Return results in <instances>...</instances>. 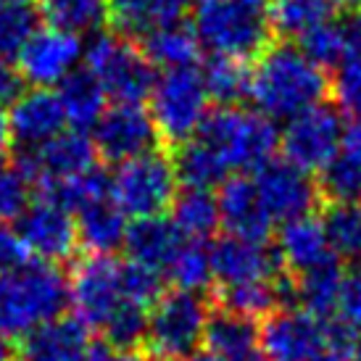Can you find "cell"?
<instances>
[{
    "label": "cell",
    "mask_w": 361,
    "mask_h": 361,
    "mask_svg": "<svg viewBox=\"0 0 361 361\" xmlns=\"http://www.w3.org/2000/svg\"><path fill=\"white\" fill-rule=\"evenodd\" d=\"M142 56L151 61V66H161L164 71L192 69L201 59V45L195 32L188 24H166L159 30L148 32L142 40H137Z\"/></svg>",
    "instance_id": "d4e9b609"
},
{
    "label": "cell",
    "mask_w": 361,
    "mask_h": 361,
    "mask_svg": "<svg viewBox=\"0 0 361 361\" xmlns=\"http://www.w3.org/2000/svg\"><path fill=\"white\" fill-rule=\"evenodd\" d=\"M32 261V253L27 243L21 240L19 230L8 227L6 221H0V271L19 269Z\"/></svg>",
    "instance_id": "ee69618b"
},
{
    "label": "cell",
    "mask_w": 361,
    "mask_h": 361,
    "mask_svg": "<svg viewBox=\"0 0 361 361\" xmlns=\"http://www.w3.org/2000/svg\"><path fill=\"white\" fill-rule=\"evenodd\" d=\"M16 59H19L24 82H32L35 87H53L66 80L71 71H77V63L82 59V42L71 32L40 27Z\"/></svg>",
    "instance_id": "5bb4252c"
},
{
    "label": "cell",
    "mask_w": 361,
    "mask_h": 361,
    "mask_svg": "<svg viewBox=\"0 0 361 361\" xmlns=\"http://www.w3.org/2000/svg\"><path fill=\"white\" fill-rule=\"evenodd\" d=\"M151 116L161 142L177 148L192 140L209 116V92L201 71L195 66L164 71L151 90Z\"/></svg>",
    "instance_id": "52a82bcc"
},
{
    "label": "cell",
    "mask_w": 361,
    "mask_h": 361,
    "mask_svg": "<svg viewBox=\"0 0 361 361\" xmlns=\"http://www.w3.org/2000/svg\"><path fill=\"white\" fill-rule=\"evenodd\" d=\"M182 243H185V238L171 224V219L145 216V219H135L127 227L124 251L135 264H142V267L156 271H166V267L171 264L174 253L180 251Z\"/></svg>",
    "instance_id": "603a6c76"
},
{
    "label": "cell",
    "mask_w": 361,
    "mask_h": 361,
    "mask_svg": "<svg viewBox=\"0 0 361 361\" xmlns=\"http://www.w3.org/2000/svg\"><path fill=\"white\" fill-rule=\"evenodd\" d=\"M332 0H269V24L277 37L298 40L309 30L332 19Z\"/></svg>",
    "instance_id": "1f68e13d"
},
{
    "label": "cell",
    "mask_w": 361,
    "mask_h": 361,
    "mask_svg": "<svg viewBox=\"0 0 361 361\" xmlns=\"http://www.w3.org/2000/svg\"><path fill=\"white\" fill-rule=\"evenodd\" d=\"M121 290H124V301L151 309L164 295V274L135 261L121 264Z\"/></svg>",
    "instance_id": "60d3db41"
},
{
    "label": "cell",
    "mask_w": 361,
    "mask_h": 361,
    "mask_svg": "<svg viewBox=\"0 0 361 361\" xmlns=\"http://www.w3.org/2000/svg\"><path fill=\"white\" fill-rule=\"evenodd\" d=\"M66 127V114L59 101V92L48 87H35L21 92V98L11 103L8 130L11 140L19 145V153H35L59 137Z\"/></svg>",
    "instance_id": "ac0fdd59"
},
{
    "label": "cell",
    "mask_w": 361,
    "mask_h": 361,
    "mask_svg": "<svg viewBox=\"0 0 361 361\" xmlns=\"http://www.w3.org/2000/svg\"><path fill=\"white\" fill-rule=\"evenodd\" d=\"M259 335L261 330L253 319L219 311V314H211L203 343H206V351L235 359V356H248L259 351Z\"/></svg>",
    "instance_id": "f546056e"
},
{
    "label": "cell",
    "mask_w": 361,
    "mask_h": 361,
    "mask_svg": "<svg viewBox=\"0 0 361 361\" xmlns=\"http://www.w3.org/2000/svg\"><path fill=\"white\" fill-rule=\"evenodd\" d=\"M8 142H11L8 116H6V114H3V109H0V161L6 159V151H8Z\"/></svg>",
    "instance_id": "f907efd6"
},
{
    "label": "cell",
    "mask_w": 361,
    "mask_h": 361,
    "mask_svg": "<svg viewBox=\"0 0 361 361\" xmlns=\"http://www.w3.org/2000/svg\"><path fill=\"white\" fill-rule=\"evenodd\" d=\"M24 92V77L19 66H13L8 59H0V109L21 98Z\"/></svg>",
    "instance_id": "f6af8a7d"
},
{
    "label": "cell",
    "mask_w": 361,
    "mask_h": 361,
    "mask_svg": "<svg viewBox=\"0 0 361 361\" xmlns=\"http://www.w3.org/2000/svg\"><path fill=\"white\" fill-rule=\"evenodd\" d=\"M85 59L103 92L116 103H142L151 98L156 69L135 40L116 32H98L85 48Z\"/></svg>",
    "instance_id": "8992f818"
},
{
    "label": "cell",
    "mask_w": 361,
    "mask_h": 361,
    "mask_svg": "<svg viewBox=\"0 0 361 361\" xmlns=\"http://www.w3.org/2000/svg\"><path fill=\"white\" fill-rule=\"evenodd\" d=\"M166 277L177 285V290L201 293L203 288H209V282L214 280L211 248L201 240H185L166 267Z\"/></svg>",
    "instance_id": "e575fe53"
},
{
    "label": "cell",
    "mask_w": 361,
    "mask_h": 361,
    "mask_svg": "<svg viewBox=\"0 0 361 361\" xmlns=\"http://www.w3.org/2000/svg\"><path fill=\"white\" fill-rule=\"evenodd\" d=\"M298 51L319 69H338L345 59V37L341 21H324L298 37Z\"/></svg>",
    "instance_id": "f35d334b"
},
{
    "label": "cell",
    "mask_w": 361,
    "mask_h": 361,
    "mask_svg": "<svg viewBox=\"0 0 361 361\" xmlns=\"http://www.w3.org/2000/svg\"><path fill=\"white\" fill-rule=\"evenodd\" d=\"M343 267L338 259L322 264L317 269L303 271L293 280V290H295V301L301 303L303 311H309L314 317L330 319L338 306V293L343 285Z\"/></svg>",
    "instance_id": "f1b7e54d"
},
{
    "label": "cell",
    "mask_w": 361,
    "mask_h": 361,
    "mask_svg": "<svg viewBox=\"0 0 361 361\" xmlns=\"http://www.w3.org/2000/svg\"><path fill=\"white\" fill-rule=\"evenodd\" d=\"M192 0H109L111 32L130 40H142L148 32L182 21Z\"/></svg>",
    "instance_id": "44dd1931"
},
{
    "label": "cell",
    "mask_w": 361,
    "mask_h": 361,
    "mask_svg": "<svg viewBox=\"0 0 361 361\" xmlns=\"http://www.w3.org/2000/svg\"><path fill=\"white\" fill-rule=\"evenodd\" d=\"M0 361H13V348L6 338H0Z\"/></svg>",
    "instance_id": "f5cc1de1"
},
{
    "label": "cell",
    "mask_w": 361,
    "mask_h": 361,
    "mask_svg": "<svg viewBox=\"0 0 361 361\" xmlns=\"http://www.w3.org/2000/svg\"><path fill=\"white\" fill-rule=\"evenodd\" d=\"M177 174L166 153L153 151L119 164L111 177V198L127 216H161L177 198Z\"/></svg>",
    "instance_id": "ba28073f"
},
{
    "label": "cell",
    "mask_w": 361,
    "mask_h": 361,
    "mask_svg": "<svg viewBox=\"0 0 361 361\" xmlns=\"http://www.w3.org/2000/svg\"><path fill=\"white\" fill-rule=\"evenodd\" d=\"M169 209L171 224L180 230L185 240L203 243L221 224L219 203H216V195L211 190H190V188H185L182 192H177V198L171 201Z\"/></svg>",
    "instance_id": "83f0119b"
},
{
    "label": "cell",
    "mask_w": 361,
    "mask_h": 361,
    "mask_svg": "<svg viewBox=\"0 0 361 361\" xmlns=\"http://www.w3.org/2000/svg\"><path fill=\"white\" fill-rule=\"evenodd\" d=\"M190 30L211 56L256 61L274 42L269 0H192Z\"/></svg>",
    "instance_id": "7a4b0ae2"
},
{
    "label": "cell",
    "mask_w": 361,
    "mask_h": 361,
    "mask_svg": "<svg viewBox=\"0 0 361 361\" xmlns=\"http://www.w3.org/2000/svg\"><path fill=\"white\" fill-rule=\"evenodd\" d=\"M37 30H40V11L30 0L0 6V59L19 56Z\"/></svg>",
    "instance_id": "8d00e7d4"
},
{
    "label": "cell",
    "mask_w": 361,
    "mask_h": 361,
    "mask_svg": "<svg viewBox=\"0 0 361 361\" xmlns=\"http://www.w3.org/2000/svg\"><path fill=\"white\" fill-rule=\"evenodd\" d=\"M353 361H361V338L356 341V345H353Z\"/></svg>",
    "instance_id": "db71d44e"
},
{
    "label": "cell",
    "mask_w": 361,
    "mask_h": 361,
    "mask_svg": "<svg viewBox=\"0 0 361 361\" xmlns=\"http://www.w3.org/2000/svg\"><path fill=\"white\" fill-rule=\"evenodd\" d=\"M211 306L203 293H164L148 314L145 345L156 361L192 359L206 338Z\"/></svg>",
    "instance_id": "5b68a950"
},
{
    "label": "cell",
    "mask_w": 361,
    "mask_h": 361,
    "mask_svg": "<svg viewBox=\"0 0 361 361\" xmlns=\"http://www.w3.org/2000/svg\"><path fill=\"white\" fill-rule=\"evenodd\" d=\"M267 361H311L330 348V322L301 309H277L259 335Z\"/></svg>",
    "instance_id": "7c38bea8"
},
{
    "label": "cell",
    "mask_w": 361,
    "mask_h": 361,
    "mask_svg": "<svg viewBox=\"0 0 361 361\" xmlns=\"http://www.w3.org/2000/svg\"><path fill=\"white\" fill-rule=\"evenodd\" d=\"M95 142L87 132L63 130L59 137H53L48 145H42L35 153H19L16 164L27 171L32 182H63L80 177L95 166Z\"/></svg>",
    "instance_id": "2e32d148"
},
{
    "label": "cell",
    "mask_w": 361,
    "mask_h": 361,
    "mask_svg": "<svg viewBox=\"0 0 361 361\" xmlns=\"http://www.w3.org/2000/svg\"><path fill=\"white\" fill-rule=\"evenodd\" d=\"M335 322L351 332H361V264H353L351 269L343 274V285L338 293V306H335Z\"/></svg>",
    "instance_id": "7bdbcfd3"
},
{
    "label": "cell",
    "mask_w": 361,
    "mask_h": 361,
    "mask_svg": "<svg viewBox=\"0 0 361 361\" xmlns=\"http://www.w3.org/2000/svg\"><path fill=\"white\" fill-rule=\"evenodd\" d=\"M90 351L87 327L77 317H59L40 324L24 338V361H85Z\"/></svg>",
    "instance_id": "ffe728a7"
},
{
    "label": "cell",
    "mask_w": 361,
    "mask_h": 361,
    "mask_svg": "<svg viewBox=\"0 0 361 361\" xmlns=\"http://www.w3.org/2000/svg\"><path fill=\"white\" fill-rule=\"evenodd\" d=\"M332 3L345 13H361V0H332Z\"/></svg>",
    "instance_id": "816d5d0a"
},
{
    "label": "cell",
    "mask_w": 361,
    "mask_h": 361,
    "mask_svg": "<svg viewBox=\"0 0 361 361\" xmlns=\"http://www.w3.org/2000/svg\"><path fill=\"white\" fill-rule=\"evenodd\" d=\"M85 361H137L130 351H119L103 341L98 345H90V351L85 356Z\"/></svg>",
    "instance_id": "bcb514c9"
},
{
    "label": "cell",
    "mask_w": 361,
    "mask_h": 361,
    "mask_svg": "<svg viewBox=\"0 0 361 361\" xmlns=\"http://www.w3.org/2000/svg\"><path fill=\"white\" fill-rule=\"evenodd\" d=\"M98 156L111 164H124L159 148V130L142 103H114L92 127Z\"/></svg>",
    "instance_id": "8fae6325"
},
{
    "label": "cell",
    "mask_w": 361,
    "mask_h": 361,
    "mask_svg": "<svg viewBox=\"0 0 361 361\" xmlns=\"http://www.w3.org/2000/svg\"><path fill=\"white\" fill-rule=\"evenodd\" d=\"M40 16L48 27L80 37L82 32L101 30L109 21V0H42Z\"/></svg>",
    "instance_id": "836d02e7"
},
{
    "label": "cell",
    "mask_w": 361,
    "mask_h": 361,
    "mask_svg": "<svg viewBox=\"0 0 361 361\" xmlns=\"http://www.w3.org/2000/svg\"><path fill=\"white\" fill-rule=\"evenodd\" d=\"M153 361H156V359H153Z\"/></svg>",
    "instance_id": "9f6ffc18"
},
{
    "label": "cell",
    "mask_w": 361,
    "mask_h": 361,
    "mask_svg": "<svg viewBox=\"0 0 361 361\" xmlns=\"http://www.w3.org/2000/svg\"><path fill=\"white\" fill-rule=\"evenodd\" d=\"M330 92L335 98V109L361 119V59H345L335 69L330 82Z\"/></svg>",
    "instance_id": "b9f144b4"
},
{
    "label": "cell",
    "mask_w": 361,
    "mask_h": 361,
    "mask_svg": "<svg viewBox=\"0 0 361 361\" xmlns=\"http://www.w3.org/2000/svg\"><path fill=\"white\" fill-rule=\"evenodd\" d=\"M32 198V180L13 161H0V221L19 219Z\"/></svg>",
    "instance_id": "ab89813d"
},
{
    "label": "cell",
    "mask_w": 361,
    "mask_h": 361,
    "mask_svg": "<svg viewBox=\"0 0 361 361\" xmlns=\"http://www.w3.org/2000/svg\"><path fill=\"white\" fill-rule=\"evenodd\" d=\"M69 303L74 317L87 330H103L111 314L124 303L121 264L114 256H87L74 267L69 282Z\"/></svg>",
    "instance_id": "30bf717a"
},
{
    "label": "cell",
    "mask_w": 361,
    "mask_h": 361,
    "mask_svg": "<svg viewBox=\"0 0 361 361\" xmlns=\"http://www.w3.org/2000/svg\"><path fill=\"white\" fill-rule=\"evenodd\" d=\"M203 85L209 92V101H214L219 109L240 106V101L248 98L251 87V69L245 61L227 59V56H211L201 69Z\"/></svg>",
    "instance_id": "4dcf8cb0"
},
{
    "label": "cell",
    "mask_w": 361,
    "mask_h": 361,
    "mask_svg": "<svg viewBox=\"0 0 361 361\" xmlns=\"http://www.w3.org/2000/svg\"><path fill=\"white\" fill-rule=\"evenodd\" d=\"M211 269L219 288H232V285H248V282L277 280L282 261L267 243L227 235L211 245Z\"/></svg>",
    "instance_id": "e0dca14e"
},
{
    "label": "cell",
    "mask_w": 361,
    "mask_h": 361,
    "mask_svg": "<svg viewBox=\"0 0 361 361\" xmlns=\"http://www.w3.org/2000/svg\"><path fill=\"white\" fill-rule=\"evenodd\" d=\"M69 306V280L56 264L35 261L0 271V338H27L32 330L59 319Z\"/></svg>",
    "instance_id": "3957f363"
},
{
    "label": "cell",
    "mask_w": 361,
    "mask_h": 361,
    "mask_svg": "<svg viewBox=\"0 0 361 361\" xmlns=\"http://www.w3.org/2000/svg\"><path fill=\"white\" fill-rule=\"evenodd\" d=\"M171 164H174L177 182L190 190H214L216 185L227 180V171H230L224 166V161L198 137L177 145Z\"/></svg>",
    "instance_id": "4316f807"
},
{
    "label": "cell",
    "mask_w": 361,
    "mask_h": 361,
    "mask_svg": "<svg viewBox=\"0 0 361 361\" xmlns=\"http://www.w3.org/2000/svg\"><path fill=\"white\" fill-rule=\"evenodd\" d=\"M77 240L90 256H111L124 248L127 238V214L114 198H103L77 211Z\"/></svg>",
    "instance_id": "cb8c5ba5"
},
{
    "label": "cell",
    "mask_w": 361,
    "mask_h": 361,
    "mask_svg": "<svg viewBox=\"0 0 361 361\" xmlns=\"http://www.w3.org/2000/svg\"><path fill=\"white\" fill-rule=\"evenodd\" d=\"M343 153L361 161V119H353L351 127H345L343 132Z\"/></svg>",
    "instance_id": "7dc6e473"
},
{
    "label": "cell",
    "mask_w": 361,
    "mask_h": 361,
    "mask_svg": "<svg viewBox=\"0 0 361 361\" xmlns=\"http://www.w3.org/2000/svg\"><path fill=\"white\" fill-rule=\"evenodd\" d=\"M311 361H353V348H341V345H330L324 348L319 356H314Z\"/></svg>",
    "instance_id": "681fc988"
},
{
    "label": "cell",
    "mask_w": 361,
    "mask_h": 361,
    "mask_svg": "<svg viewBox=\"0 0 361 361\" xmlns=\"http://www.w3.org/2000/svg\"><path fill=\"white\" fill-rule=\"evenodd\" d=\"M16 230H19L21 240L27 243L30 253L40 256V261H48V264L71 259L80 245L77 221L71 216V211H66L45 195L27 206V211L19 216Z\"/></svg>",
    "instance_id": "9a60e30c"
},
{
    "label": "cell",
    "mask_w": 361,
    "mask_h": 361,
    "mask_svg": "<svg viewBox=\"0 0 361 361\" xmlns=\"http://www.w3.org/2000/svg\"><path fill=\"white\" fill-rule=\"evenodd\" d=\"M190 361H267V359H264L261 351L248 353V356H235V359H230V356H216V353H211V351H201V353H195Z\"/></svg>",
    "instance_id": "c3c4849f"
},
{
    "label": "cell",
    "mask_w": 361,
    "mask_h": 361,
    "mask_svg": "<svg viewBox=\"0 0 361 361\" xmlns=\"http://www.w3.org/2000/svg\"><path fill=\"white\" fill-rule=\"evenodd\" d=\"M106 92H103L101 82L92 77L90 69L71 71L66 80L61 82L59 101L63 106L66 121L74 124V130H90L98 124L103 114H106Z\"/></svg>",
    "instance_id": "484cf974"
},
{
    "label": "cell",
    "mask_w": 361,
    "mask_h": 361,
    "mask_svg": "<svg viewBox=\"0 0 361 361\" xmlns=\"http://www.w3.org/2000/svg\"><path fill=\"white\" fill-rule=\"evenodd\" d=\"M322 227L335 259L361 264V203H330L322 214Z\"/></svg>",
    "instance_id": "d6a6232c"
},
{
    "label": "cell",
    "mask_w": 361,
    "mask_h": 361,
    "mask_svg": "<svg viewBox=\"0 0 361 361\" xmlns=\"http://www.w3.org/2000/svg\"><path fill=\"white\" fill-rule=\"evenodd\" d=\"M330 92L324 69L311 63L298 45L271 42L251 69L248 101L269 119H293L301 111L319 106Z\"/></svg>",
    "instance_id": "6da1fadb"
},
{
    "label": "cell",
    "mask_w": 361,
    "mask_h": 361,
    "mask_svg": "<svg viewBox=\"0 0 361 361\" xmlns=\"http://www.w3.org/2000/svg\"><path fill=\"white\" fill-rule=\"evenodd\" d=\"M101 332L109 345L132 353L135 348L145 345V338H148V309L124 301L119 309L111 314V319L103 324Z\"/></svg>",
    "instance_id": "74e56055"
},
{
    "label": "cell",
    "mask_w": 361,
    "mask_h": 361,
    "mask_svg": "<svg viewBox=\"0 0 361 361\" xmlns=\"http://www.w3.org/2000/svg\"><path fill=\"white\" fill-rule=\"evenodd\" d=\"M277 256H280L282 267L295 271V277L303 271H311L335 259L330 251V243L322 227V219L317 216H303V219H293L282 224L277 232Z\"/></svg>",
    "instance_id": "7402d4cb"
},
{
    "label": "cell",
    "mask_w": 361,
    "mask_h": 361,
    "mask_svg": "<svg viewBox=\"0 0 361 361\" xmlns=\"http://www.w3.org/2000/svg\"><path fill=\"white\" fill-rule=\"evenodd\" d=\"M8 3H16V0H0V6H8Z\"/></svg>",
    "instance_id": "11a10c76"
},
{
    "label": "cell",
    "mask_w": 361,
    "mask_h": 361,
    "mask_svg": "<svg viewBox=\"0 0 361 361\" xmlns=\"http://www.w3.org/2000/svg\"><path fill=\"white\" fill-rule=\"evenodd\" d=\"M256 190L261 206L267 209L271 221L288 224L293 219L311 216L319 203V188L309 171L298 169L290 161H274L256 171Z\"/></svg>",
    "instance_id": "4fadbf2b"
},
{
    "label": "cell",
    "mask_w": 361,
    "mask_h": 361,
    "mask_svg": "<svg viewBox=\"0 0 361 361\" xmlns=\"http://www.w3.org/2000/svg\"><path fill=\"white\" fill-rule=\"evenodd\" d=\"M195 137L206 142L230 171H259L280 148V132L274 121L240 106L209 111Z\"/></svg>",
    "instance_id": "277c9868"
},
{
    "label": "cell",
    "mask_w": 361,
    "mask_h": 361,
    "mask_svg": "<svg viewBox=\"0 0 361 361\" xmlns=\"http://www.w3.org/2000/svg\"><path fill=\"white\" fill-rule=\"evenodd\" d=\"M317 188L330 203H361V161L348 153H338L319 171Z\"/></svg>",
    "instance_id": "d590c367"
},
{
    "label": "cell",
    "mask_w": 361,
    "mask_h": 361,
    "mask_svg": "<svg viewBox=\"0 0 361 361\" xmlns=\"http://www.w3.org/2000/svg\"><path fill=\"white\" fill-rule=\"evenodd\" d=\"M219 203V219L230 235L243 240L267 243L271 224L267 209L261 206L256 182L248 177H232L221 182V190L216 195Z\"/></svg>",
    "instance_id": "d6986e66"
},
{
    "label": "cell",
    "mask_w": 361,
    "mask_h": 361,
    "mask_svg": "<svg viewBox=\"0 0 361 361\" xmlns=\"http://www.w3.org/2000/svg\"><path fill=\"white\" fill-rule=\"evenodd\" d=\"M343 116L335 106L319 103L288 119L280 135L285 161L303 171H322L343 148Z\"/></svg>",
    "instance_id": "9c48e42d"
}]
</instances>
